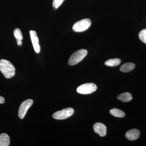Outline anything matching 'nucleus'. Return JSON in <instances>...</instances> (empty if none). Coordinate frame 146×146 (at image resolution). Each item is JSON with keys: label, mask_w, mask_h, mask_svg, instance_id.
Masks as SVG:
<instances>
[{"label": "nucleus", "mask_w": 146, "mask_h": 146, "mask_svg": "<svg viewBox=\"0 0 146 146\" xmlns=\"http://www.w3.org/2000/svg\"><path fill=\"white\" fill-rule=\"evenodd\" d=\"M97 86L95 84L88 83L82 84L78 87L77 92L81 94H92L96 91Z\"/></svg>", "instance_id": "obj_5"}, {"label": "nucleus", "mask_w": 146, "mask_h": 146, "mask_svg": "<svg viewBox=\"0 0 146 146\" xmlns=\"http://www.w3.org/2000/svg\"><path fill=\"white\" fill-rule=\"evenodd\" d=\"M13 35L16 40H23V35L20 29H15L13 31Z\"/></svg>", "instance_id": "obj_15"}, {"label": "nucleus", "mask_w": 146, "mask_h": 146, "mask_svg": "<svg viewBox=\"0 0 146 146\" xmlns=\"http://www.w3.org/2000/svg\"><path fill=\"white\" fill-rule=\"evenodd\" d=\"M74 110L71 108H64L61 110L54 112L52 117L55 119L63 120L70 117L74 114Z\"/></svg>", "instance_id": "obj_4"}, {"label": "nucleus", "mask_w": 146, "mask_h": 146, "mask_svg": "<svg viewBox=\"0 0 146 146\" xmlns=\"http://www.w3.org/2000/svg\"><path fill=\"white\" fill-rule=\"evenodd\" d=\"M93 128L94 131L99 134L101 137H104L106 135L107 128L106 126L102 123H96L94 125Z\"/></svg>", "instance_id": "obj_8"}, {"label": "nucleus", "mask_w": 146, "mask_h": 146, "mask_svg": "<svg viewBox=\"0 0 146 146\" xmlns=\"http://www.w3.org/2000/svg\"><path fill=\"white\" fill-rule=\"evenodd\" d=\"M30 34L35 51L36 53H39L40 51V47L39 43V38L36 33L35 31L31 30L30 31Z\"/></svg>", "instance_id": "obj_7"}, {"label": "nucleus", "mask_w": 146, "mask_h": 146, "mask_svg": "<svg viewBox=\"0 0 146 146\" xmlns=\"http://www.w3.org/2000/svg\"><path fill=\"white\" fill-rule=\"evenodd\" d=\"M110 113L112 116L117 117L123 118L125 116V113L123 111L117 108H113L110 110Z\"/></svg>", "instance_id": "obj_13"}, {"label": "nucleus", "mask_w": 146, "mask_h": 146, "mask_svg": "<svg viewBox=\"0 0 146 146\" xmlns=\"http://www.w3.org/2000/svg\"><path fill=\"white\" fill-rule=\"evenodd\" d=\"M140 131L136 129H133L128 131L125 133L126 138L131 141H135L140 136Z\"/></svg>", "instance_id": "obj_9"}, {"label": "nucleus", "mask_w": 146, "mask_h": 146, "mask_svg": "<svg viewBox=\"0 0 146 146\" xmlns=\"http://www.w3.org/2000/svg\"><path fill=\"white\" fill-rule=\"evenodd\" d=\"M32 100L28 99L21 104L18 110V117L21 119H23L26 115L27 112L30 107L33 104Z\"/></svg>", "instance_id": "obj_6"}, {"label": "nucleus", "mask_w": 146, "mask_h": 146, "mask_svg": "<svg viewBox=\"0 0 146 146\" xmlns=\"http://www.w3.org/2000/svg\"><path fill=\"white\" fill-rule=\"evenodd\" d=\"M0 71L6 78L9 79L15 75L16 69L10 61L1 59L0 60Z\"/></svg>", "instance_id": "obj_1"}, {"label": "nucleus", "mask_w": 146, "mask_h": 146, "mask_svg": "<svg viewBox=\"0 0 146 146\" xmlns=\"http://www.w3.org/2000/svg\"><path fill=\"white\" fill-rule=\"evenodd\" d=\"M121 60L119 58H112L106 60L105 63L106 65L109 67H116L118 66L121 63Z\"/></svg>", "instance_id": "obj_14"}, {"label": "nucleus", "mask_w": 146, "mask_h": 146, "mask_svg": "<svg viewBox=\"0 0 146 146\" xmlns=\"http://www.w3.org/2000/svg\"><path fill=\"white\" fill-rule=\"evenodd\" d=\"M87 51L85 49H81L74 52L68 60V64L71 66L75 65L80 62L87 54Z\"/></svg>", "instance_id": "obj_2"}, {"label": "nucleus", "mask_w": 146, "mask_h": 146, "mask_svg": "<svg viewBox=\"0 0 146 146\" xmlns=\"http://www.w3.org/2000/svg\"><path fill=\"white\" fill-rule=\"evenodd\" d=\"M17 41V44L18 45V46H21L23 44V43H22V40H16Z\"/></svg>", "instance_id": "obj_19"}, {"label": "nucleus", "mask_w": 146, "mask_h": 146, "mask_svg": "<svg viewBox=\"0 0 146 146\" xmlns=\"http://www.w3.org/2000/svg\"><path fill=\"white\" fill-rule=\"evenodd\" d=\"M91 20L88 18L80 20L74 24L73 30L76 32H82L88 29L91 26Z\"/></svg>", "instance_id": "obj_3"}, {"label": "nucleus", "mask_w": 146, "mask_h": 146, "mask_svg": "<svg viewBox=\"0 0 146 146\" xmlns=\"http://www.w3.org/2000/svg\"><path fill=\"white\" fill-rule=\"evenodd\" d=\"M10 138L7 134L3 133L0 135V146H8L10 144Z\"/></svg>", "instance_id": "obj_11"}, {"label": "nucleus", "mask_w": 146, "mask_h": 146, "mask_svg": "<svg viewBox=\"0 0 146 146\" xmlns=\"http://www.w3.org/2000/svg\"><path fill=\"white\" fill-rule=\"evenodd\" d=\"M117 98L123 102H127L132 99V96L130 93L125 92L119 95Z\"/></svg>", "instance_id": "obj_12"}, {"label": "nucleus", "mask_w": 146, "mask_h": 146, "mask_svg": "<svg viewBox=\"0 0 146 146\" xmlns=\"http://www.w3.org/2000/svg\"><path fill=\"white\" fill-rule=\"evenodd\" d=\"M135 65L132 63H127L123 64L120 68L121 72L124 73L129 72L135 68Z\"/></svg>", "instance_id": "obj_10"}, {"label": "nucleus", "mask_w": 146, "mask_h": 146, "mask_svg": "<svg viewBox=\"0 0 146 146\" xmlns=\"http://www.w3.org/2000/svg\"><path fill=\"white\" fill-rule=\"evenodd\" d=\"M5 101V100L4 98L0 96V104L4 103Z\"/></svg>", "instance_id": "obj_18"}, {"label": "nucleus", "mask_w": 146, "mask_h": 146, "mask_svg": "<svg viewBox=\"0 0 146 146\" xmlns=\"http://www.w3.org/2000/svg\"><path fill=\"white\" fill-rule=\"evenodd\" d=\"M138 36L141 41L146 44V29L142 30L139 33Z\"/></svg>", "instance_id": "obj_16"}, {"label": "nucleus", "mask_w": 146, "mask_h": 146, "mask_svg": "<svg viewBox=\"0 0 146 146\" xmlns=\"http://www.w3.org/2000/svg\"><path fill=\"white\" fill-rule=\"evenodd\" d=\"M64 0H54L52 3V6L55 9H57L60 6Z\"/></svg>", "instance_id": "obj_17"}]
</instances>
